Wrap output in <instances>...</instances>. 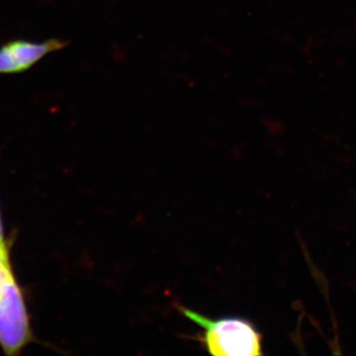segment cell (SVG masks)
I'll use <instances>...</instances> for the list:
<instances>
[{
	"label": "cell",
	"mask_w": 356,
	"mask_h": 356,
	"mask_svg": "<svg viewBox=\"0 0 356 356\" xmlns=\"http://www.w3.org/2000/svg\"><path fill=\"white\" fill-rule=\"evenodd\" d=\"M32 337L24 293L13 275L0 289V346L6 355H20Z\"/></svg>",
	"instance_id": "7a4b0ae2"
},
{
	"label": "cell",
	"mask_w": 356,
	"mask_h": 356,
	"mask_svg": "<svg viewBox=\"0 0 356 356\" xmlns=\"http://www.w3.org/2000/svg\"><path fill=\"white\" fill-rule=\"evenodd\" d=\"M67 44L58 39L44 43L13 41L0 49V74H15L30 69L44 56Z\"/></svg>",
	"instance_id": "3957f363"
},
{
	"label": "cell",
	"mask_w": 356,
	"mask_h": 356,
	"mask_svg": "<svg viewBox=\"0 0 356 356\" xmlns=\"http://www.w3.org/2000/svg\"><path fill=\"white\" fill-rule=\"evenodd\" d=\"M0 250H8V243L4 236L3 222H2L1 212H0Z\"/></svg>",
	"instance_id": "5b68a950"
},
{
	"label": "cell",
	"mask_w": 356,
	"mask_h": 356,
	"mask_svg": "<svg viewBox=\"0 0 356 356\" xmlns=\"http://www.w3.org/2000/svg\"><path fill=\"white\" fill-rule=\"evenodd\" d=\"M182 314L203 329L199 339L208 353L218 356L262 355L261 334L252 323L243 318L210 320L202 314L180 307Z\"/></svg>",
	"instance_id": "6da1fadb"
},
{
	"label": "cell",
	"mask_w": 356,
	"mask_h": 356,
	"mask_svg": "<svg viewBox=\"0 0 356 356\" xmlns=\"http://www.w3.org/2000/svg\"><path fill=\"white\" fill-rule=\"evenodd\" d=\"M14 275L11 267L9 250H0V289L11 276Z\"/></svg>",
	"instance_id": "277c9868"
}]
</instances>
